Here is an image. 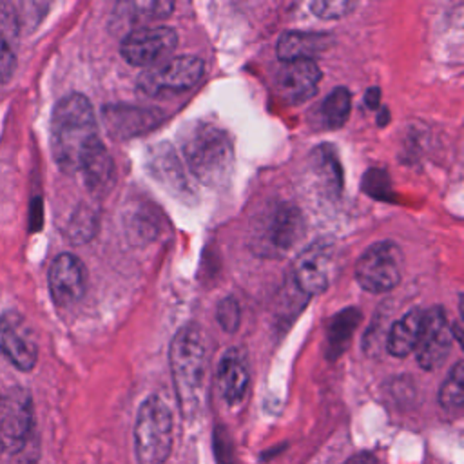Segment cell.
Wrapping results in <instances>:
<instances>
[{"instance_id":"cell-1","label":"cell","mask_w":464,"mask_h":464,"mask_svg":"<svg viewBox=\"0 0 464 464\" xmlns=\"http://www.w3.org/2000/svg\"><path fill=\"white\" fill-rule=\"evenodd\" d=\"M98 138L96 116L91 102L71 92L58 100L51 116V152L62 172H78L82 154Z\"/></svg>"},{"instance_id":"cell-2","label":"cell","mask_w":464,"mask_h":464,"mask_svg":"<svg viewBox=\"0 0 464 464\" xmlns=\"http://www.w3.org/2000/svg\"><path fill=\"white\" fill-rule=\"evenodd\" d=\"M172 384L183 419H194L201 408L207 375V343L196 323L183 324L170 343Z\"/></svg>"},{"instance_id":"cell-3","label":"cell","mask_w":464,"mask_h":464,"mask_svg":"<svg viewBox=\"0 0 464 464\" xmlns=\"http://www.w3.org/2000/svg\"><path fill=\"white\" fill-rule=\"evenodd\" d=\"M181 152L188 170L208 187H221L230 179L234 150L228 134L214 123L192 121L181 130Z\"/></svg>"},{"instance_id":"cell-4","label":"cell","mask_w":464,"mask_h":464,"mask_svg":"<svg viewBox=\"0 0 464 464\" xmlns=\"http://www.w3.org/2000/svg\"><path fill=\"white\" fill-rule=\"evenodd\" d=\"M172 450V411L158 395L147 397L136 415L134 453L138 464H165Z\"/></svg>"},{"instance_id":"cell-5","label":"cell","mask_w":464,"mask_h":464,"mask_svg":"<svg viewBox=\"0 0 464 464\" xmlns=\"http://www.w3.org/2000/svg\"><path fill=\"white\" fill-rule=\"evenodd\" d=\"M304 219L301 210L290 203H276L257 221L254 245L265 257L286 256L303 237Z\"/></svg>"},{"instance_id":"cell-6","label":"cell","mask_w":464,"mask_h":464,"mask_svg":"<svg viewBox=\"0 0 464 464\" xmlns=\"http://www.w3.org/2000/svg\"><path fill=\"white\" fill-rule=\"evenodd\" d=\"M34 428L31 393L18 384L0 390V453L18 455Z\"/></svg>"},{"instance_id":"cell-7","label":"cell","mask_w":464,"mask_h":464,"mask_svg":"<svg viewBox=\"0 0 464 464\" xmlns=\"http://www.w3.org/2000/svg\"><path fill=\"white\" fill-rule=\"evenodd\" d=\"M402 277V252L393 241L370 245L355 263L357 283L372 294L393 290Z\"/></svg>"},{"instance_id":"cell-8","label":"cell","mask_w":464,"mask_h":464,"mask_svg":"<svg viewBox=\"0 0 464 464\" xmlns=\"http://www.w3.org/2000/svg\"><path fill=\"white\" fill-rule=\"evenodd\" d=\"M203 71L205 63L201 58L176 56L141 72V76L138 78V87L149 96L183 92L201 80Z\"/></svg>"},{"instance_id":"cell-9","label":"cell","mask_w":464,"mask_h":464,"mask_svg":"<svg viewBox=\"0 0 464 464\" xmlns=\"http://www.w3.org/2000/svg\"><path fill=\"white\" fill-rule=\"evenodd\" d=\"M178 45V33L167 25L132 29L125 34L120 53L127 63L154 67L161 63Z\"/></svg>"},{"instance_id":"cell-10","label":"cell","mask_w":464,"mask_h":464,"mask_svg":"<svg viewBox=\"0 0 464 464\" xmlns=\"http://www.w3.org/2000/svg\"><path fill=\"white\" fill-rule=\"evenodd\" d=\"M0 352L20 372H31L38 361L34 332L16 310L0 314Z\"/></svg>"},{"instance_id":"cell-11","label":"cell","mask_w":464,"mask_h":464,"mask_svg":"<svg viewBox=\"0 0 464 464\" xmlns=\"http://www.w3.org/2000/svg\"><path fill=\"white\" fill-rule=\"evenodd\" d=\"M451 323L446 319L442 306H431L424 310L420 334L415 346L417 362L424 370L439 368L451 352Z\"/></svg>"},{"instance_id":"cell-12","label":"cell","mask_w":464,"mask_h":464,"mask_svg":"<svg viewBox=\"0 0 464 464\" xmlns=\"http://www.w3.org/2000/svg\"><path fill=\"white\" fill-rule=\"evenodd\" d=\"M334 268V243L319 239L312 243L294 263V283L306 294H321L330 285V274Z\"/></svg>"},{"instance_id":"cell-13","label":"cell","mask_w":464,"mask_h":464,"mask_svg":"<svg viewBox=\"0 0 464 464\" xmlns=\"http://www.w3.org/2000/svg\"><path fill=\"white\" fill-rule=\"evenodd\" d=\"M47 283L56 306L67 308L76 304L85 294L83 263L71 252L58 254L49 266Z\"/></svg>"},{"instance_id":"cell-14","label":"cell","mask_w":464,"mask_h":464,"mask_svg":"<svg viewBox=\"0 0 464 464\" xmlns=\"http://www.w3.org/2000/svg\"><path fill=\"white\" fill-rule=\"evenodd\" d=\"M103 123L107 132L116 140L134 138L156 129L165 114L154 107H136V105H105L102 109Z\"/></svg>"},{"instance_id":"cell-15","label":"cell","mask_w":464,"mask_h":464,"mask_svg":"<svg viewBox=\"0 0 464 464\" xmlns=\"http://www.w3.org/2000/svg\"><path fill=\"white\" fill-rule=\"evenodd\" d=\"M321 82V69L315 60H297L283 63L277 76V92L288 103H301L312 98Z\"/></svg>"},{"instance_id":"cell-16","label":"cell","mask_w":464,"mask_h":464,"mask_svg":"<svg viewBox=\"0 0 464 464\" xmlns=\"http://www.w3.org/2000/svg\"><path fill=\"white\" fill-rule=\"evenodd\" d=\"M78 172H82L85 187L94 196H105L114 185V178H116L114 161L107 147L102 143L100 136L82 154Z\"/></svg>"},{"instance_id":"cell-17","label":"cell","mask_w":464,"mask_h":464,"mask_svg":"<svg viewBox=\"0 0 464 464\" xmlns=\"http://www.w3.org/2000/svg\"><path fill=\"white\" fill-rule=\"evenodd\" d=\"M218 390L227 404H237L243 401L250 373H248V362L246 355L239 348H230L223 353L219 366H218Z\"/></svg>"},{"instance_id":"cell-18","label":"cell","mask_w":464,"mask_h":464,"mask_svg":"<svg viewBox=\"0 0 464 464\" xmlns=\"http://www.w3.org/2000/svg\"><path fill=\"white\" fill-rule=\"evenodd\" d=\"M20 34L16 5L0 2V85L7 83L16 71Z\"/></svg>"},{"instance_id":"cell-19","label":"cell","mask_w":464,"mask_h":464,"mask_svg":"<svg viewBox=\"0 0 464 464\" xmlns=\"http://www.w3.org/2000/svg\"><path fill=\"white\" fill-rule=\"evenodd\" d=\"M332 45V36L326 33H303L288 31L277 40V58L283 63L297 60H314V56L324 53Z\"/></svg>"},{"instance_id":"cell-20","label":"cell","mask_w":464,"mask_h":464,"mask_svg":"<svg viewBox=\"0 0 464 464\" xmlns=\"http://www.w3.org/2000/svg\"><path fill=\"white\" fill-rule=\"evenodd\" d=\"M310 165L321 190L330 198H337L343 188V169L335 149L328 143L319 145L310 156Z\"/></svg>"},{"instance_id":"cell-21","label":"cell","mask_w":464,"mask_h":464,"mask_svg":"<svg viewBox=\"0 0 464 464\" xmlns=\"http://www.w3.org/2000/svg\"><path fill=\"white\" fill-rule=\"evenodd\" d=\"M149 167L152 176L161 181L165 187H169L170 190L179 192H188V183L187 178L181 170V165L178 161L176 152L169 147V143H161L160 147L150 150L149 156Z\"/></svg>"},{"instance_id":"cell-22","label":"cell","mask_w":464,"mask_h":464,"mask_svg":"<svg viewBox=\"0 0 464 464\" xmlns=\"http://www.w3.org/2000/svg\"><path fill=\"white\" fill-rule=\"evenodd\" d=\"M422 315H424V310L411 308L393 323L386 337V348L393 357H406L415 350L417 339L420 334Z\"/></svg>"},{"instance_id":"cell-23","label":"cell","mask_w":464,"mask_h":464,"mask_svg":"<svg viewBox=\"0 0 464 464\" xmlns=\"http://www.w3.org/2000/svg\"><path fill=\"white\" fill-rule=\"evenodd\" d=\"M361 319V312L357 308H344L335 314L328 324V357H339L348 346L353 330L357 328Z\"/></svg>"},{"instance_id":"cell-24","label":"cell","mask_w":464,"mask_h":464,"mask_svg":"<svg viewBox=\"0 0 464 464\" xmlns=\"http://www.w3.org/2000/svg\"><path fill=\"white\" fill-rule=\"evenodd\" d=\"M352 109V94L346 87H335L321 105V118L328 129H339L346 123Z\"/></svg>"},{"instance_id":"cell-25","label":"cell","mask_w":464,"mask_h":464,"mask_svg":"<svg viewBox=\"0 0 464 464\" xmlns=\"http://www.w3.org/2000/svg\"><path fill=\"white\" fill-rule=\"evenodd\" d=\"M174 9V4L169 0H149V2H134L118 5V16H125L127 24H141L149 20L167 18Z\"/></svg>"},{"instance_id":"cell-26","label":"cell","mask_w":464,"mask_h":464,"mask_svg":"<svg viewBox=\"0 0 464 464\" xmlns=\"http://www.w3.org/2000/svg\"><path fill=\"white\" fill-rule=\"evenodd\" d=\"M439 402L448 411H459L464 404V364L457 361L439 390Z\"/></svg>"},{"instance_id":"cell-27","label":"cell","mask_w":464,"mask_h":464,"mask_svg":"<svg viewBox=\"0 0 464 464\" xmlns=\"http://www.w3.org/2000/svg\"><path fill=\"white\" fill-rule=\"evenodd\" d=\"M357 7V2L348 0H315L310 4L312 13L321 20H337L350 14Z\"/></svg>"},{"instance_id":"cell-28","label":"cell","mask_w":464,"mask_h":464,"mask_svg":"<svg viewBox=\"0 0 464 464\" xmlns=\"http://www.w3.org/2000/svg\"><path fill=\"white\" fill-rule=\"evenodd\" d=\"M96 228V218L89 208H78L69 223V237L74 241H87L92 237Z\"/></svg>"},{"instance_id":"cell-29","label":"cell","mask_w":464,"mask_h":464,"mask_svg":"<svg viewBox=\"0 0 464 464\" xmlns=\"http://www.w3.org/2000/svg\"><path fill=\"white\" fill-rule=\"evenodd\" d=\"M216 319L219 323V326L232 334L237 330L239 326V321H241V310H239V303L236 301V297L228 295L225 299H221L218 303V308H216Z\"/></svg>"},{"instance_id":"cell-30","label":"cell","mask_w":464,"mask_h":464,"mask_svg":"<svg viewBox=\"0 0 464 464\" xmlns=\"http://www.w3.org/2000/svg\"><path fill=\"white\" fill-rule=\"evenodd\" d=\"M14 5H16L20 31L34 29L47 9V4H40V2H24V4H14Z\"/></svg>"},{"instance_id":"cell-31","label":"cell","mask_w":464,"mask_h":464,"mask_svg":"<svg viewBox=\"0 0 464 464\" xmlns=\"http://www.w3.org/2000/svg\"><path fill=\"white\" fill-rule=\"evenodd\" d=\"M379 100H381V91L379 87H370L366 91V96H364V102L370 109H377L379 107Z\"/></svg>"},{"instance_id":"cell-32","label":"cell","mask_w":464,"mask_h":464,"mask_svg":"<svg viewBox=\"0 0 464 464\" xmlns=\"http://www.w3.org/2000/svg\"><path fill=\"white\" fill-rule=\"evenodd\" d=\"M344 464H377V459L372 453H357L350 457Z\"/></svg>"},{"instance_id":"cell-33","label":"cell","mask_w":464,"mask_h":464,"mask_svg":"<svg viewBox=\"0 0 464 464\" xmlns=\"http://www.w3.org/2000/svg\"><path fill=\"white\" fill-rule=\"evenodd\" d=\"M381 116H382V118H381L377 123H379V125H384V123L388 121V109H386V107L381 109Z\"/></svg>"}]
</instances>
